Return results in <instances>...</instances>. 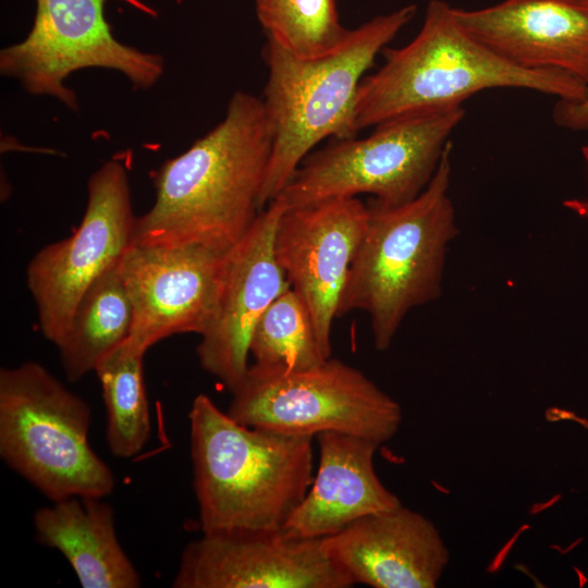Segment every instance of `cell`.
<instances>
[{
	"label": "cell",
	"mask_w": 588,
	"mask_h": 588,
	"mask_svg": "<svg viewBox=\"0 0 588 588\" xmlns=\"http://www.w3.org/2000/svg\"><path fill=\"white\" fill-rule=\"evenodd\" d=\"M319 465L304 500L282 531L290 537L324 538L353 522L402 504L378 477V443L353 434L318 433Z\"/></svg>",
	"instance_id": "cell-17"
},
{
	"label": "cell",
	"mask_w": 588,
	"mask_h": 588,
	"mask_svg": "<svg viewBox=\"0 0 588 588\" xmlns=\"http://www.w3.org/2000/svg\"><path fill=\"white\" fill-rule=\"evenodd\" d=\"M577 1H588V0H577Z\"/></svg>",
	"instance_id": "cell-26"
},
{
	"label": "cell",
	"mask_w": 588,
	"mask_h": 588,
	"mask_svg": "<svg viewBox=\"0 0 588 588\" xmlns=\"http://www.w3.org/2000/svg\"><path fill=\"white\" fill-rule=\"evenodd\" d=\"M453 13L510 63L562 71L588 85V1L503 0L477 10L453 7Z\"/></svg>",
	"instance_id": "cell-16"
},
{
	"label": "cell",
	"mask_w": 588,
	"mask_h": 588,
	"mask_svg": "<svg viewBox=\"0 0 588 588\" xmlns=\"http://www.w3.org/2000/svg\"><path fill=\"white\" fill-rule=\"evenodd\" d=\"M322 544L354 585L373 588H433L449 563L436 525L402 504L353 522Z\"/></svg>",
	"instance_id": "cell-15"
},
{
	"label": "cell",
	"mask_w": 588,
	"mask_h": 588,
	"mask_svg": "<svg viewBox=\"0 0 588 588\" xmlns=\"http://www.w3.org/2000/svg\"><path fill=\"white\" fill-rule=\"evenodd\" d=\"M225 253L198 245L132 244L118 262L133 308L125 342L147 352L175 334L200 335L211 316Z\"/></svg>",
	"instance_id": "cell-14"
},
{
	"label": "cell",
	"mask_w": 588,
	"mask_h": 588,
	"mask_svg": "<svg viewBox=\"0 0 588 588\" xmlns=\"http://www.w3.org/2000/svg\"><path fill=\"white\" fill-rule=\"evenodd\" d=\"M255 7L267 40L301 58L330 52L348 32L334 0H255Z\"/></svg>",
	"instance_id": "cell-22"
},
{
	"label": "cell",
	"mask_w": 588,
	"mask_h": 588,
	"mask_svg": "<svg viewBox=\"0 0 588 588\" xmlns=\"http://www.w3.org/2000/svg\"><path fill=\"white\" fill-rule=\"evenodd\" d=\"M382 66L362 79L355 102L357 131L411 112L463 107L493 88L527 89L580 101L588 85L558 70H527L504 60L455 17L444 0H430L418 34L401 48L385 47Z\"/></svg>",
	"instance_id": "cell-3"
},
{
	"label": "cell",
	"mask_w": 588,
	"mask_h": 588,
	"mask_svg": "<svg viewBox=\"0 0 588 588\" xmlns=\"http://www.w3.org/2000/svg\"><path fill=\"white\" fill-rule=\"evenodd\" d=\"M34 24L20 42L0 51V73L25 91L49 96L78 111L68 77L82 69L122 73L135 89H149L164 72L159 53L120 42L105 17L106 0H36Z\"/></svg>",
	"instance_id": "cell-9"
},
{
	"label": "cell",
	"mask_w": 588,
	"mask_h": 588,
	"mask_svg": "<svg viewBox=\"0 0 588 588\" xmlns=\"http://www.w3.org/2000/svg\"><path fill=\"white\" fill-rule=\"evenodd\" d=\"M145 353L124 342L95 369L106 407L108 448L120 458L137 455L150 436L143 364Z\"/></svg>",
	"instance_id": "cell-20"
},
{
	"label": "cell",
	"mask_w": 588,
	"mask_h": 588,
	"mask_svg": "<svg viewBox=\"0 0 588 588\" xmlns=\"http://www.w3.org/2000/svg\"><path fill=\"white\" fill-rule=\"evenodd\" d=\"M452 143L426 188L412 201L383 207L369 199L365 236L352 264L338 318L370 320L375 347L388 350L405 316L441 295L450 243L457 234L449 196Z\"/></svg>",
	"instance_id": "cell-5"
},
{
	"label": "cell",
	"mask_w": 588,
	"mask_h": 588,
	"mask_svg": "<svg viewBox=\"0 0 588 588\" xmlns=\"http://www.w3.org/2000/svg\"><path fill=\"white\" fill-rule=\"evenodd\" d=\"M368 206L340 197L282 211L273 240L275 259L306 305L327 358L352 264L365 236Z\"/></svg>",
	"instance_id": "cell-11"
},
{
	"label": "cell",
	"mask_w": 588,
	"mask_h": 588,
	"mask_svg": "<svg viewBox=\"0 0 588 588\" xmlns=\"http://www.w3.org/2000/svg\"><path fill=\"white\" fill-rule=\"evenodd\" d=\"M249 355L255 365L280 370H304L328 359L306 305L291 287L259 318L250 338Z\"/></svg>",
	"instance_id": "cell-21"
},
{
	"label": "cell",
	"mask_w": 588,
	"mask_h": 588,
	"mask_svg": "<svg viewBox=\"0 0 588 588\" xmlns=\"http://www.w3.org/2000/svg\"><path fill=\"white\" fill-rule=\"evenodd\" d=\"M132 323V304L117 264L86 290L56 345L68 380L75 382L95 371L126 341Z\"/></svg>",
	"instance_id": "cell-19"
},
{
	"label": "cell",
	"mask_w": 588,
	"mask_h": 588,
	"mask_svg": "<svg viewBox=\"0 0 588 588\" xmlns=\"http://www.w3.org/2000/svg\"><path fill=\"white\" fill-rule=\"evenodd\" d=\"M415 4L381 14L354 29L328 53L301 58L267 40L268 78L262 102L272 148L261 194L265 208L289 184L311 149L327 138L358 133V86L376 57L416 14Z\"/></svg>",
	"instance_id": "cell-4"
},
{
	"label": "cell",
	"mask_w": 588,
	"mask_h": 588,
	"mask_svg": "<svg viewBox=\"0 0 588 588\" xmlns=\"http://www.w3.org/2000/svg\"><path fill=\"white\" fill-rule=\"evenodd\" d=\"M188 420L201 532L282 530L311 486L314 437L243 425L206 394Z\"/></svg>",
	"instance_id": "cell-2"
},
{
	"label": "cell",
	"mask_w": 588,
	"mask_h": 588,
	"mask_svg": "<svg viewBox=\"0 0 588 588\" xmlns=\"http://www.w3.org/2000/svg\"><path fill=\"white\" fill-rule=\"evenodd\" d=\"M586 428L588 429V420L586 421Z\"/></svg>",
	"instance_id": "cell-25"
},
{
	"label": "cell",
	"mask_w": 588,
	"mask_h": 588,
	"mask_svg": "<svg viewBox=\"0 0 588 588\" xmlns=\"http://www.w3.org/2000/svg\"><path fill=\"white\" fill-rule=\"evenodd\" d=\"M464 115L463 107L411 112L366 137L332 139L302 161L274 200L291 209L369 194L383 207L405 205L429 184Z\"/></svg>",
	"instance_id": "cell-7"
},
{
	"label": "cell",
	"mask_w": 588,
	"mask_h": 588,
	"mask_svg": "<svg viewBox=\"0 0 588 588\" xmlns=\"http://www.w3.org/2000/svg\"><path fill=\"white\" fill-rule=\"evenodd\" d=\"M91 413L41 364L0 370V456L51 502L105 498L111 468L88 442Z\"/></svg>",
	"instance_id": "cell-6"
},
{
	"label": "cell",
	"mask_w": 588,
	"mask_h": 588,
	"mask_svg": "<svg viewBox=\"0 0 588 588\" xmlns=\"http://www.w3.org/2000/svg\"><path fill=\"white\" fill-rule=\"evenodd\" d=\"M271 148L262 99L235 91L220 123L151 173L156 200L132 244L231 249L264 210Z\"/></svg>",
	"instance_id": "cell-1"
},
{
	"label": "cell",
	"mask_w": 588,
	"mask_h": 588,
	"mask_svg": "<svg viewBox=\"0 0 588 588\" xmlns=\"http://www.w3.org/2000/svg\"><path fill=\"white\" fill-rule=\"evenodd\" d=\"M283 210L279 201L271 200L244 237L225 253L211 316L196 347L201 368L231 393L248 370L256 323L291 287L273 249Z\"/></svg>",
	"instance_id": "cell-12"
},
{
	"label": "cell",
	"mask_w": 588,
	"mask_h": 588,
	"mask_svg": "<svg viewBox=\"0 0 588 588\" xmlns=\"http://www.w3.org/2000/svg\"><path fill=\"white\" fill-rule=\"evenodd\" d=\"M581 155H583L585 164H586L587 170H588V145H585V146L581 148Z\"/></svg>",
	"instance_id": "cell-24"
},
{
	"label": "cell",
	"mask_w": 588,
	"mask_h": 588,
	"mask_svg": "<svg viewBox=\"0 0 588 588\" xmlns=\"http://www.w3.org/2000/svg\"><path fill=\"white\" fill-rule=\"evenodd\" d=\"M322 538L282 530L203 534L182 551L174 588H350Z\"/></svg>",
	"instance_id": "cell-13"
},
{
	"label": "cell",
	"mask_w": 588,
	"mask_h": 588,
	"mask_svg": "<svg viewBox=\"0 0 588 588\" xmlns=\"http://www.w3.org/2000/svg\"><path fill=\"white\" fill-rule=\"evenodd\" d=\"M231 394L226 413L233 419L287 434L336 431L380 445L403 417L400 404L363 371L332 357L304 370L253 364Z\"/></svg>",
	"instance_id": "cell-8"
},
{
	"label": "cell",
	"mask_w": 588,
	"mask_h": 588,
	"mask_svg": "<svg viewBox=\"0 0 588 588\" xmlns=\"http://www.w3.org/2000/svg\"><path fill=\"white\" fill-rule=\"evenodd\" d=\"M136 218L127 170L110 159L88 179L86 209L76 230L30 259L26 280L38 328L54 346L86 290L132 245Z\"/></svg>",
	"instance_id": "cell-10"
},
{
	"label": "cell",
	"mask_w": 588,
	"mask_h": 588,
	"mask_svg": "<svg viewBox=\"0 0 588 588\" xmlns=\"http://www.w3.org/2000/svg\"><path fill=\"white\" fill-rule=\"evenodd\" d=\"M37 540L58 550L84 588H137L142 578L117 535L102 498L72 497L36 510Z\"/></svg>",
	"instance_id": "cell-18"
},
{
	"label": "cell",
	"mask_w": 588,
	"mask_h": 588,
	"mask_svg": "<svg viewBox=\"0 0 588 588\" xmlns=\"http://www.w3.org/2000/svg\"><path fill=\"white\" fill-rule=\"evenodd\" d=\"M552 118L555 124L563 128L588 132V96L580 101L556 100Z\"/></svg>",
	"instance_id": "cell-23"
}]
</instances>
